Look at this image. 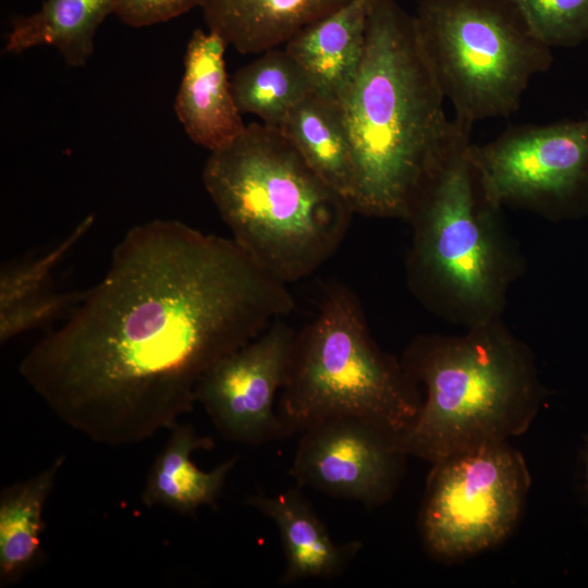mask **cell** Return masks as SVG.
I'll return each instance as SVG.
<instances>
[{
    "label": "cell",
    "instance_id": "7a4b0ae2",
    "mask_svg": "<svg viewBox=\"0 0 588 588\" xmlns=\"http://www.w3.org/2000/svg\"><path fill=\"white\" fill-rule=\"evenodd\" d=\"M421 49L414 15L376 0L364 58L341 105L354 163L355 212L405 220L427 172L456 130Z\"/></svg>",
    "mask_w": 588,
    "mask_h": 588
},
{
    "label": "cell",
    "instance_id": "277c9868",
    "mask_svg": "<svg viewBox=\"0 0 588 588\" xmlns=\"http://www.w3.org/2000/svg\"><path fill=\"white\" fill-rule=\"evenodd\" d=\"M455 121L405 219L412 228L406 275L427 309L466 329L502 317L525 259L481 189L469 157L473 126Z\"/></svg>",
    "mask_w": 588,
    "mask_h": 588
},
{
    "label": "cell",
    "instance_id": "ffe728a7",
    "mask_svg": "<svg viewBox=\"0 0 588 588\" xmlns=\"http://www.w3.org/2000/svg\"><path fill=\"white\" fill-rule=\"evenodd\" d=\"M64 456L0 493V586L15 584L41 558L42 511Z\"/></svg>",
    "mask_w": 588,
    "mask_h": 588
},
{
    "label": "cell",
    "instance_id": "8992f818",
    "mask_svg": "<svg viewBox=\"0 0 588 588\" xmlns=\"http://www.w3.org/2000/svg\"><path fill=\"white\" fill-rule=\"evenodd\" d=\"M421 400L402 362L372 339L354 293L331 286L291 348L278 409L290 434L324 418L358 416L402 436Z\"/></svg>",
    "mask_w": 588,
    "mask_h": 588
},
{
    "label": "cell",
    "instance_id": "8fae6325",
    "mask_svg": "<svg viewBox=\"0 0 588 588\" xmlns=\"http://www.w3.org/2000/svg\"><path fill=\"white\" fill-rule=\"evenodd\" d=\"M283 319L210 367L196 388L198 402L229 441L259 445L291 436L274 402L295 338Z\"/></svg>",
    "mask_w": 588,
    "mask_h": 588
},
{
    "label": "cell",
    "instance_id": "ba28073f",
    "mask_svg": "<svg viewBox=\"0 0 588 588\" xmlns=\"http://www.w3.org/2000/svg\"><path fill=\"white\" fill-rule=\"evenodd\" d=\"M529 487L526 463L507 441L433 463L419 515L426 549L454 561L497 546L516 525Z\"/></svg>",
    "mask_w": 588,
    "mask_h": 588
},
{
    "label": "cell",
    "instance_id": "603a6c76",
    "mask_svg": "<svg viewBox=\"0 0 588 588\" xmlns=\"http://www.w3.org/2000/svg\"><path fill=\"white\" fill-rule=\"evenodd\" d=\"M204 0H118L114 14L127 26L140 28L171 21Z\"/></svg>",
    "mask_w": 588,
    "mask_h": 588
},
{
    "label": "cell",
    "instance_id": "7402d4cb",
    "mask_svg": "<svg viewBox=\"0 0 588 588\" xmlns=\"http://www.w3.org/2000/svg\"><path fill=\"white\" fill-rule=\"evenodd\" d=\"M531 34L549 48L588 41V0H513Z\"/></svg>",
    "mask_w": 588,
    "mask_h": 588
},
{
    "label": "cell",
    "instance_id": "d6986e66",
    "mask_svg": "<svg viewBox=\"0 0 588 588\" xmlns=\"http://www.w3.org/2000/svg\"><path fill=\"white\" fill-rule=\"evenodd\" d=\"M278 128L311 169L352 206L354 163L341 106L311 93Z\"/></svg>",
    "mask_w": 588,
    "mask_h": 588
},
{
    "label": "cell",
    "instance_id": "5bb4252c",
    "mask_svg": "<svg viewBox=\"0 0 588 588\" xmlns=\"http://www.w3.org/2000/svg\"><path fill=\"white\" fill-rule=\"evenodd\" d=\"M376 0H351L294 35L284 49L313 91L342 105L359 71L369 13Z\"/></svg>",
    "mask_w": 588,
    "mask_h": 588
},
{
    "label": "cell",
    "instance_id": "cb8c5ba5",
    "mask_svg": "<svg viewBox=\"0 0 588 588\" xmlns=\"http://www.w3.org/2000/svg\"><path fill=\"white\" fill-rule=\"evenodd\" d=\"M587 486H588V455H587Z\"/></svg>",
    "mask_w": 588,
    "mask_h": 588
},
{
    "label": "cell",
    "instance_id": "4fadbf2b",
    "mask_svg": "<svg viewBox=\"0 0 588 588\" xmlns=\"http://www.w3.org/2000/svg\"><path fill=\"white\" fill-rule=\"evenodd\" d=\"M94 224V216L82 220L49 252L4 262L0 269V342L66 318L85 291H58L53 271L64 256Z\"/></svg>",
    "mask_w": 588,
    "mask_h": 588
},
{
    "label": "cell",
    "instance_id": "6da1fadb",
    "mask_svg": "<svg viewBox=\"0 0 588 588\" xmlns=\"http://www.w3.org/2000/svg\"><path fill=\"white\" fill-rule=\"evenodd\" d=\"M293 308L286 284L233 238L155 219L126 232L105 277L19 371L64 425L135 444L175 426L205 372Z\"/></svg>",
    "mask_w": 588,
    "mask_h": 588
},
{
    "label": "cell",
    "instance_id": "52a82bcc",
    "mask_svg": "<svg viewBox=\"0 0 588 588\" xmlns=\"http://www.w3.org/2000/svg\"><path fill=\"white\" fill-rule=\"evenodd\" d=\"M418 39L455 120L506 118L530 79L549 70L551 48L513 0H417Z\"/></svg>",
    "mask_w": 588,
    "mask_h": 588
},
{
    "label": "cell",
    "instance_id": "5b68a950",
    "mask_svg": "<svg viewBox=\"0 0 588 588\" xmlns=\"http://www.w3.org/2000/svg\"><path fill=\"white\" fill-rule=\"evenodd\" d=\"M401 362L425 395L400 444L432 464L522 434L546 394L530 348L502 317L462 334L419 335Z\"/></svg>",
    "mask_w": 588,
    "mask_h": 588
},
{
    "label": "cell",
    "instance_id": "9c48e42d",
    "mask_svg": "<svg viewBox=\"0 0 588 588\" xmlns=\"http://www.w3.org/2000/svg\"><path fill=\"white\" fill-rule=\"evenodd\" d=\"M469 157L488 203L553 222L588 217V118L509 126L470 144Z\"/></svg>",
    "mask_w": 588,
    "mask_h": 588
},
{
    "label": "cell",
    "instance_id": "2e32d148",
    "mask_svg": "<svg viewBox=\"0 0 588 588\" xmlns=\"http://www.w3.org/2000/svg\"><path fill=\"white\" fill-rule=\"evenodd\" d=\"M351 0H204L207 28L241 53H261Z\"/></svg>",
    "mask_w": 588,
    "mask_h": 588
},
{
    "label": "cell",
    "instance_id": "30bf717a",
    "mask_svg": "<svg viewBox=\"0 0 588 588\" xmlns=\"http://www.w3.org/2000/svg\"><path fill=\"white\" fill-rule=\"evenodd\" d=\"M290 475L298 487L378 506L397 488L400 436L358 416H333L299 432Z\"/></svg>",
    "mask_w": 588,
    "mask_h": 588
},
{
    "label": "cell",
    "instance_id": "3957f363",
    "mask_svg": "<svg viewBox=\"0 0 588 588\" xmlns=\"http://www.w3.org/2000/svg\"><path fill=\"white\" fill-rule=\"evenodd\" d=\"M203 182L234 242L285 284L333 256L355 212L278 127L262 122L210 152Z\"/></svg>",
    "mask_w": 588,
    "mask_h": 588
},
{
    "label": "cell",
    "instance_id": "9a60e30c",
    "mask_svg": "<svg viewBox=\"0 0 588 588\" xmlns=\"http://www.w3.org/2000/svg\"><path fill=\"white\" fill-rule=\"evenodd\" d=\"M297 485L273 495L255 494L247 505L270 518L278 528L285 568L280 584L331 579L341 575L362 549V542L338 543Z\"/></svg>",
    "mask_w": 588,
    "mask_h": 588
},
{
    "label": "cell",
    "instance_id": "44dd1931",
    "mask_svg": "<svg viewBox=\"0 0 588 588\" xmlns=\"http://www.w3.org/2000/svg\"><path fill=\"white\" fill-rule=\"evenodd\" d=\"M231 89L241 113L254 114L275 127L314 93L302 68L279 47L240 68L231 79Z\"/></svg>",
    "mask_w": 588,
    "mask_h": 588
},
{
    "label": "cell",
    "instance_id": "ac0fdd59",
    "mask_svg": "<svg viewBox=\"0 0 588 588\" xmlns=\"http://www.w3.org/2000/svg\"><path fill=\"white\" fill-rule=\"evenodd\" d=\"M118 0H46L27 15H17L11 24L4 53L19 54L28 49L56 48L69 66H84L94 51L95 35Z\"/></svg>",
    "mask_w": 588,
    "mask_h": 588
},
{
    "label": "cell",
    "instance_id": "e0dca14e",
    "mask_svg": "<svg viewBox=\"0 0 588 588\" xmlns=\"http://www.w3.org/2000/svg\"><path fill=\"white\" fill-rule=\"evenodd\" d=\"M213 445L211 438L197 434L188 424L173 426L147 475L143 504L167 507L183 515L216 505L236 457L222 462L210 471L199 469L191 460L195 451L210 450Z\"/></svg>",
    "mask_w": 588,
    "mask_h": 588
},
{
    "label": "cell",
    "instance_id": "7c38bea8",
    "mask_svg": "<svg viewBox=\"0 0 588 588\" xmlns=\"http://www.w3.org/2000/svg\"><path fill=\"white\" fill-rule=\"evenodd\" d=\"M226 47L217 33L194 30L174 100L176 118L187 136L210 152L230 145L246 126L225 69Z\"/></svg>",
    "mask_w": 588,
    "mask_h": 588
}]
</instances>
